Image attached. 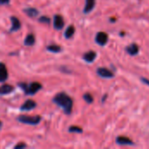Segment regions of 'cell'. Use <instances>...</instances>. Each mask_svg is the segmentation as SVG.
<instances>
[{"mask_svg":"<svg viewBox=\"0 0 149 149\" xmlns=\"http://www.w3.org/2000/svg\"><path fill=\"white\" fill-rule=\"evenodd\" d=\"M53 102L60 107L66 114H70L72 109V100L65 93H59L53 98Z\"/></svg>","mask_w":149,"mask_h":149,"instance_id":"obj_1","label":"cell"},{"mask_svg":"<svg viewBox=\"0 0 149 149\" xmlns=\"http://www.w3.org/2000/svg\"><path fill=\"white\" fill-rule=\"evenodd\" d=\"M18 86L24 90L25 94L28 95H33L42 88V85L39 84L38 82H32L29 85L25 83H19Z\"/></svg>","mask_w":149,"mask_h":149,"instance_id":"obj_2","label":"cell"},{"mask_svg":"<svg viewBox=\"0 0 149 149\" xmlns=\"http://www.w3.org/2000/svg\"><path fill=\"white\" fill-rule=\"evenodd\" d=\"M17 120L21 123L24 124H28V125H38L40 120L41 117L40 116H25V115H21L17 118Z\"/></svg>","mask_w":149,"mask_h":149,"instance_id":"obj_3","label":"cell"},{"mask_svg":"<svg viewBox=\"0 0 149 149\" xmlns=\"http://www.w3.org/2000/svg\"><path fill=\"white\" fill-rule=\"evenodd\" d=\"M65 25V22L63 17L60 15H55L54 16V19H53V26L56 30L59 31L61 29H63Z\"/></svg>","mask_w":149,"mask_h":149,"instance_id":"obj_4","label":"cell"},{"mask_svg":"<svg viewBox=\"0 0 149 149\" xmlns=\"http://www.w3.org/2000/svg\"><path fill=\"white\" fill-rule=\"evenodd\" d=\"M108 36L106 32H99L96 36V42L100 45H105L107 43Z\"/></svg>","mask_w":149,"mask_h":149,"instance_id":"obj_5","label":"cell"},{"mask_svg":"<svg viewBox=\"0 0 149 149\" xmlns=\"http://www.w3.org/2000/svg\"><path fill=\"white\" fill-rule=\"evenodd\" d=\"M36 106H37V104L35 101H33L31 100H28L22 105L20 109L22 111H31V110L34 109L36 107Z\"/></svg>","mask_w":149,"mask_h":149,"instance_id":"obj_6","label":"cell"},{"mask_svg":"<svg viewBox=\"0 0 149 149\" xmlns=\"http://www.w3.org/2000/svg\"><path fill=\"white\" fill-rule=\"evenodd\" d=\"M97 73L102 78H113V73L107 68H99L97 70Z\"/></svg>","mask_w":149,"mask_h":149,"instance_id":"obj_7","label":"cell"},{"mask_svg":"<svg viewBox=\"0 0 149 149\" xmlns=\"http://www.w3.org/2000/svg\"><path fill=\"white\" fill-rule=\"evenodd\" d=\"M10 21H11V28H10V31H17V30L20 29L21 27V23L19 21V19L16 17H10Z\"/></svg>","mask_w":149,"mask_h":149,"instance_id":"obj_8","label":"cell"},{"mask_svg":"<svg viewBox=\"0 0 149 149\" xmlns=\"http://www.w3.org/2000/svg\"><path fill=\"white\" fill-rule=\"evenodd\" d=\"M8 78V72L4 64L0 63V82H3Z\"/></svg>","mask_w":149,"mask_h":149,"instance_id":"obj_9","label":"cell"},{"mask_svg":"<svg viewBox=\"0 0 149 149\" xmlns=\"http://www.w3.org/2000/svg\"><path fill=\"white\" fill-rule=\"evenodd\" d=\"M96 56H97V54H96V52H93V51H90V52H86V53L84 55L83 58H84L86 62L91 63V62L94 61V59H95Z\"/></svg>","mask_w":149,"mask_h":149,"instance_id":"obj_10","label":"cell"},{"mask_svg":"<svg viewBox=\"0 0 149 149\" xmlns=\"http://www.w3.org/2000/svg\"><path fill=\"white\" fill-rule=\"evenodd\" d=\"M14 90L13 86H11L10 85H3L2 86H0V95H6L9 94L10 93H11Z\"/></svg>","mask_w":149,"mask_h":149,"instance_id":"obj_11","label":"cell"},{"mask_svg":"<svg viewBox=\"0 0 149 149\" xmlns=\"http://www.w3.org/2000/svg\"><path fill=\"white\" fill-rule=\"evenodd\" d=\"M95 6V0H86V5L84 8V12L88 13L93 10Z\"/></svg>","mask_w":149,"mask_h":149,"instance_id":"obj_12","label":"cell"},{"mask_svg":"<svg viewBox=\"0 0 149 149\" xmlns=\"http://www.w3.org/2000/svg\"><path fill=\"white\" fill-rule=\"evenodd\" d=\"M116 141L120 145H133V141L129 138H127V137H124V136L118 137Z\"/></svg>","mask_w":149,"mask_h":149,"instance_id":"obj_13","label":"cell"},{"mask_svg":"<svg viewBox=\"0 0 149 149\" xmlns=\"http://www.w3.org/2000/svg\"><path fill=\"white\" fill-rule=\"evenodd\" d=\"M127 51L130 55H136L139 52V46L136 44H132L127 48Z\"/></svg>","mask_w":149,"mask_h":149,"instance_id":"obj_14","label":"cell"},{"mask_svg":"<svg viewBox=\"0 0 149 149\" xmlns=\"http://www.w3.org/2000/svg\"><path fill=\"white\" fill-rule=\"evenodd\" d=\"M36 39H35V37L33 34H28L24 39V45H28V46H31V45H33L34 43H35Z\"/></svg>","mask_w":149,"mask_h":149,"instance_id":"obj_15","label":"cell"},{"mask_svg":"<svg viewBox=\"0 0 149 149\" xmlns=\"http://www.w3.org/2000/svg\"><path fill=\"white\" fill-rule=\"evenodd\" d=\"M74 32H75V28H74V26H73V25H70V26L66 29V31H65V37L66 38H72V37L73 36Z\"/></svg>","mask_w":149,"mask_h":149,"instance_id":"obj_16","label":"cell"},{"mask_svg":"<svg viewBox=\"0 0 149 149\" xmlns=\"http://www.w3.org/2000/svg\"><path fill=\"white\" fill-rule=\"evenodd\" d=\"M24 12L30 16L31 17H36L38 14V11L37 9H34V8H28V9H24Z\"/></svg>","mask_w":149,"mask_h":149,"instance_id":"obj_17","label":"cell"},{"mask_svg":"<svg viewBox=\"0 0 149 149\" xmlns=\"http://www.w3.org/2000/svg\"><path fill=\"white\" fill-rule=\"evenodd\" d=\"M47 50L51 52H54V53H58L61 51V47L57 45H51L49 46H47Z\"/></svg>","mask_w":149,"mask_h":149,"instance_id":"obj_18","label":"cell"},{"mask_svg":"<svg viewBox=\"0 0 149 149\" xmlns=\"http://www.w3.org/2000/svg\"><path fill=\"white\" fill-rule=\"evenodd\" d=\"M69 132H71V133H82L83 130L79 127L72 126V127H69Z\"/></svg>","mask_w":149,"mask_h":149,"instance_id":"obj_19","label":"cell"},{"mask_svg":"<svg viewBox=\"0 0 149 149\" xmlns=\"http://www.w3.org/2000/svg\"><path fill=\"white\" fill-rule=\"evenodd\" d=\"M84 100L87 102V103H92L93 101V98L90 93H86L84 95Z\"/></svg>","mask_w":149,"mask_h":149,"instance_id":"obj_20","label":"cell"},{"mask_svg":"<svg viewBox=\"0 0 149 149\" xmlns=\"http://www.w3.org/2000/svg\"><path fill=\"white\" fill-rule=\"evenodd\" d=\"M39 22H42V23H45V24H49L50 23V18L44 16V17H41L39 18Z\"/></svg>","mask_w":149,"mask_h":149,"instance_id":"obj_21","label":"cell"},{"mask_svg":"<svg viewBox=\"0 0 149 149\" xmlns=\"http://www.w3.org/2000/svg\"><path fill=\"white\" fill-rule=\"evenodd\" d=\"M24 148H26V145H25V144H24V143H19V144H17V146H15V148L16 149Z\"/></svg>","mask_w":149,"mask_h":149,"instance_id":"obj_22","label":"cell"},{"mask_svg":"<svg viewBox=\"0 0 149 149\" xmlns=\"http://www.w3.org/2000/svg\"><path fill=\"white\" fill-rule=\"evenodd\" d=\"M9 2H10V0H0V5L7 4V3H9Z\"/></svg>","mask_w":149,"mask_h":149,"instance_id":"obj_23","label":"cell"},{"mask_svg":"<svg viewBox=\"0 0 149 149\" xmlns=\"http://www.w3.org/2000/svg\"><path fill=\"white\" fill-rule=\"evenodd\" d=\"M141 80H142V82H144V83H146V84H148L149 86V80L148 79H141Z\"/></svg>","mask_w":149,"mask_h":149,"instance_id":"obj_24","label":"cell"},{"mask_svg":"<svg viewBox=\"0 0 149 149\" xmlns=\"http://www.w3.org/2000/svg\"><path fill=\"white\" fill-rule=\"evenodd\" d=\"M1 126H2V123H1V121H0V127H1Z\"/></svg>","mask_w":149,"mask_h":149,"instance_id":"obj_25","label":"cell"}]
</instances>
